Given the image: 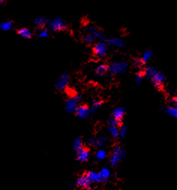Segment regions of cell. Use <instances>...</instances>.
Segmentation results:
<instances>
[{
  "mask_svg": "<svg viewBox=\"0 0 177 190\" xmlns=\"http://www.w3.org/2000/svg\"><path fill=\"white\" fill-rule=\"evenodd\" d=\"M107 72H108V65L106 64H101V65H98L96 68V74L99 77L105 75Z\"/></svg>",
  "mask_w": 177,
  "mask_h": 190,
  "instance_id": "cell-17",
  "label": "cell"
},
{
  "mask_svg": "<svg viewBox=\"0 0 177 190\" xmlns=\"http://www.w3.org/2000/svg\"><path fill=\"white\" fill-rule=\"evenodd\" d=\"M36 31L38 32V38H47L50 35L49 29L46 28L45 26H41V27H37Z\"/></svg>",
  "mask_w": 177,
  "mask_h": 190,
  "instance_id": "cell-18",
  "label": "cell"
},
{
  "mask_svg": "<svg viewBox=\"0 0 177 190\" xmlns=\"http://www.w3.org/2000/svg\"><path fill=\"white\" fill-rule=\"evenodd\" d=\"M80 95H74V96L71 97L65 102V110L68 113H75L76 109L78 106V103L80 100Z\"/></svg>",
  "mask_w": 177,
  "mask_h": 190,
  "instance_id": "cell-6",
  "label": "cell"
},
{
  "mask_svg": "<svg viewBox=\"0 0 177 190\" xmlns=\"http://www.w3.org/2000/svg\"><path fill=\"white\" fill-rule=\"evenodd\" d=\"M96 38H95L93 35L90 34V33H86V34L83 37V41H84V43L86 44H93L96 42Z\"/></svg>",
  "mask_w": 177,
  "mask_h": 190,
  "instance_id": "cell-23",
  "label": "cell"
},
{
  "mask_svg": "<svg viewBox=\"0 0 177 190\" xmlns=\"http://www.w3.org/2000/svg\"><path fill=\"white\" fill-rule=\"evenodd\" d=\"M125 156V150H124L123 147L117 146L113 150L112 155L110 156V161L111 166L115 167L120 162Z\"/></svg>",
  "mask_w": 177,
  "mask_h": 190,
  "instance_id": "cell-3",
  "label": "cell"
},
{
  "mask_svg": "<svg viewBox=\"0 0 177 190\" xmlns=\"http://www.w3.org/2000/svg\"><path fill=\"white\" fill-rule=\"evenodd\" d=\"M17 34L24 38H32L31 31L29 29H27V28H20V29L17 30Z\"/></svg>",
  "mask_w": 177,
  "mask_h": 190,
  "instance_id": "cell-19",
  "label": "cell"
},
{
  "mask_svg": "<svg viewBox=\"0 0 177 190\" xmlns=\"http://www.w3.org/2000/svg\"><path fill=\"white\" fill-rule=\"evenodd\" d=\"M13 27V22L11 20L5 21L0 24V29L2 31H9Z\"/></svg>",
  "mask_w": 177,
  "mask_h": 190,
  "instance_id": "cell-24",
  "label": "cell"
},
{
  "mask_svg": "<svg viewBox=\"0 0 177 190\" xmlns=\"http://www.w3.org/2000/svg\"><path fill=\"white\" fill-rule=\"evenodd\" d=\"M99 175H100L101 177L103 183L107 182V180L109 179V177H110V171L108 168H104L103 169H101V171L99 172Z\"/></svg>",
  "mask_w": 177,
  "mask_h": 190,
  "instance_id": "cell-22",
  "label": "cell"
},
{
  "mask_svg": "<svg viewBox=\"0 0 177 190\" xmlns=\"http://www.w3.org/2000/svg\"><path fill=\"white\" fill-rule=\"evenodd\" d=\"M50 20L47 17H44V16H37L34 20V24L37 27H41V26H45L48 24Z\"/></svg>",
  "mask_w": 177,
  "mask_h": 190,
  "instance_id": "cell-15",
  "label": "cell"
},
{
  "mask_svg": "<svg viewBox=\"0 0 177 190\" xmlns=\"http://www.w3.org/2000/svg\"><path fill=\"white\" fill-rule=\"evenodd\" d=\"M166 113L171 117H173L175 118L177 117V109L176 107H168L166 109Z\"/></svg>",
  "mask_w": 177,
  "mask_h": 190,
  "instance_id": "cell-28",
  "label": "cell"
},
{
  "mask_svg": "<svg viewBox=\"0 0 177 190\" xmlns=\"http://www.w3.org/2000/svg\"><path fill=\"white\" fill-rule=\"evenodd\" d=\"M84 145L83 144V140L81 138H77L75 140H74V150H77V149L80 148V147H82Z\"/></svg>",
  "mask_w": 177,
  "mask_h": 190,
  "instance_id": "cell-31",
  "label": "cell"
},
{
  "mask_svg": "<svg viewBox=\"0 0 177 190\" xmlns=\"http://www.w3.org/2000/svg\"><path fill=\"white\" fill-rule=\"evenodd\" d=\"M144 76H145L144 72H143V71H140V72H138V73L136 74V76H135L136 83H137V84H140V83H141V82L143 81Z\"/></svg>",
  "mask_w": 177,
  "mask_h": 190,
  "instance_id": "cell-29",
  "label": "cell"
},
{
  "mask_svg": "<svg viewBox=\"0 0 177 190\" xmlns=\"http://www.w3.org/2000/svg\"><path fill=\"white\" fill-rule=\"evenodd\" d=\"M166 77L164 74L158 72V73L154 76V77L151 80L153 81V85L158 90H162L163 88V83L165 81Z\"/></svg>",
  "mask_w": 177,
  "mask_h": 190,
  "instance_id": "cell-10",
  "label": "cell"
},
{
  "mask_svg": "<svg viewBox=\"0 0 177 190\" xmlns=\"http://www.w3.org/2000/svg\"><path fill=\"white\" fill-rule=\"evenodd\" d=\"M108 124L110 126H117V127H120L122 126V122L118 121V120H116V119L114 118H110L108 120Z\"/></svg>",
  "mask_w": 177,
  "mask_h": 190,
  "instance_id": "cell-30",
  "label": "cell"
},
{
  "mask_svg": "<svg viewBox=\"0 0 177 190\" xmlns=\"http://www.w3.org/2000/svg\"><path fill=\"white\" fill-rule=\"evenodd\" d=\"M108 46L109 44L104 41H99L94 44L93 47V54L97 57H103L108 52Z\"/></svg>",
  "mask_w": 177,
  "mask_h": 190,
  "instance_id": "cell-2",
  "label": "cell"
},
{
  "mask_svg": "<svg viewBox=\"0 0 177 190\" xmlns=\"http://www.w3.org/2000/svg\"><path fill=\"white\" fill-rule=\"evenodd\" d=\"M153 52L151 49H147L144 51V53L143 54V56L141 58L142 61L143 62V63H146L149 60H151V58L153 57Z\"/></svg>",
  "mask_w": 177,
  "mask_h": 190,
  "instance_id": "cell-20",
  "label": "cell"
},
{
  "mask_svg": "<svg viewBox=\"0 0 177 190\" xmlns=\"http://www.w3.org/2000/svg\"><path fill=\"white\" fill-rule=\"evenodd\" d=\"M47 29L49 31L52 33H56V32L60 31H65L68 29V26L67 23L63 20L62 17H57L53 20H50L48 24H47Z\"/></svg>",
  "mask_w": 177,
  "mask_h": 190,
  "instance_id": "cell-1",
  "label": "cell"
},
{
  "mask_svg": "<svg viewBox=\"0 0 177 190\" xmlns=\"http://www.w3.org/2000/svg\"><path fill=\"white\" fill-rule=\"evenodd\" d=\"M85 31L86 33H90V34L93 35L98 41H104L105 42V40L107 39V37L102 33L101 30L99 29L95 25L86 24L85 26Z\"/></svg>",
  "mask_w": 177,
  "mask_h": 190,
  "instance_id": "cell-5",
  "label": "cell"
},
{
  "mask_svg": "<svg viewBox=\"0 0 177 190\" xmlns=\"http://www.w3.org/2000/svg\"><path fill=\"white\" fill-rule=\"evenodd\" d=\"M76 185H77V187L81 188V189H89L91 187L92 182L88 180L86 175H84L77 179Z\"/></svg>",
  "mask_w": 177,
  "mask_h": 190,
  "instance_id": "cell-11",
  "label": "cell"
},
{
  "mask_svg": "<svg viewBox=\"0 0 177 190\" xmlns=\"http://www.w3.org/2000/svg\"><path fill=\"white\" fill-rule=\"evenodd\" d=\"M127 130H128L127 126H125L124 125H122L121 126H120V129H119V136L122 137V138H124V137L125 136V135H126Z\"/></svg>",
  "mask_w": 177,
  "mask_h": 190,
  "instance_id": "cell-32",
  "label": "cell"
},
{
  "mask_svg": "<svg viewBox=\"0 0 177 190\" xmlns=\"http://www.w3.org/2000/svg\"><path fill=\"white\" fill-rule=\"evenodd\" d=\"M69 81H70V76L68 73L62 74L59 79L56 83V89L59 92H63L66 90L68 86Z\"/></svg>",
  "mask_w": 177,
  "mask_h": 190,
  "instance_id": "cell-7",
  "label": "cell"
},
{
  "mask_svg": "<svg viewBox=\"0 0 177 190\" xmlns=\"http://www.w3.org/2000/svg\"><path fill=\"white\" fill-rule=\"evenodd\" d=\"M103 104H104V102H101V101L98 100V99H95V100H93V107H92V108H90V111H91V113L96 112L97 110H98L99 108L101 107Z\"/></svg>",
  "mask_w": 177,
  "mask_h": 190,
  "instance_id": "cell-25",
  "label": "cell"
},
{
  "mask_svg": "<svg viewBox=\"0 0 177 190\" xmlns=\"http://www.w3.org/2000/svg\"><path fill=\"white\" fill-rule=\"evenodd\" d=\"M107 138L104 135L99 136L98 138H95V147H103L107 144Z\"/></svg>",
  "mask_w": 177,
  "mask_h": 190,
  "instance_id": "cell-21",
  "label": "cell"
},
{
  "mask_svg": "<svg viewBox=\"0 0 177 190\" xmlns=\"http://www.w3.org/2000/svg\"><path fill=\"white\" fill-rule=\"evenodd\" d=\"M127 68L128 63L125 62H115L111 63L110 65H108V72L111 74H121L126 72Z\"/></svg>",
  "mask_w": 177,
  "mask_h": 190,
  "instance_id": "cell-4",
  "label": "cell"
},
{
  "mask_svg": "<svg viewBox=\"0 0 177 190\" xmlns=\"http://www.w3.org/2000/svg\"><path fill=\"white\" fill-rule=\"evenodd\" d=\"M85 175L92 183H103V180L99 173H96L95 171H88Z\"/></svg>",
  "mask_w": 177,
  "mask_h": 190,
  "instance_id": "cell-14",
  "label": "cell"
},
{
  "mask_svg": "<svg viewBox=\"0 0 177 190\" xmlns=\"http://www.w3.org/2000/svg\"><path fill=\"white\" fill-rule=\"evenodd\" d=\"M91 111L90 108L86 104H80L77 106V109L75 111L76 116L80 119H86L89 117Z\"/></svg>",
  "mask_w": 177,
  "mask_h": 190,
  "instance_id": "cell-9",
  "label": "cell"
},
{
  "mask_svg": "<svg viewBox=\"0 0 177 190\" xmlns=\"http://www.w3.org/2000/svg\"><path fill=\"white\" fill-rule=\"evenodd\" d=\"M125 110L124 108L119 107L115 108L113 111V118L116 119L118 121L122 122L124 116H125Z\"/></svg>",
  "mask_w": 177,
  "mask_h": 190,
  "instance_id": "cell-13",
  "label": "cell"
},
{
  "mask_svg": "<svg viewBox=\"0 0 177 190\" xmlns=\"http://www.w3.org/2000/svg\"><path fill=\"white\" fill-rule=\"evenodd\" d=\"M107 156V152L103 149H100L96 152V157L99 160H104Z\"/></svg>",
  "mask_w": 177,
  "mask_h": 190,
  "instance_id": "cell-27",
  "label": "cell"
},
{
  "mask_svg": "<svg viewBox=\"0 0 177 190\" xmlns=\"http://www.w3.org/2000/svg\"><path fill=\"white\" fill-rule=\"evenodd\" d=\"M171 103H172V104L174 107H176L177 105V99L176 97H173L172 98V100H171Z\"/></svg>",
  "mask_w": 177,
  "mask_h": 190,
  "instance_id": "cell-34",
  "label": "cell"
},
{
  "mask_svg": "<svg viewBox=\"0 0 177 190\" xmlns=\"http://www.w3.org/2000/svg\"><path fill=\"white\" fill-rule=\"evenodd\" d=\"M105 42L108 44H110V45L118 47V48L123 47L125 45V42H124V40L119 38H107Z\"/></svg>",
  "mask_w": 177,
  "mask_h": 190,
  "instance_id": "cell-12",
  "label": "cell"
},
{
  "mask_svg": "<svg viewBox=\"0 0 177 190\" xmlns=\"http://www.w3.org/2000/svg\"><path fill=\"white\" fill-rule=\"evenodd\" d=\"M134 65L138 68H142L144 65V63L141 60V58H137L135 60V62H134Z\"/></svg>",
  "mask_w": 177,
  "mask_h": 190,
  "instance_id": "cell-33",
  "label": "cell"
},
{
  "mask_svg": "<svg viewBox=\"0 0 177 190\" xmlns=\"http://www.w3.org/2000/svg\"><path fill=\"white\" fill-rule=\"evenodd\" d=\"M108 132L113 138H118L119 136V129L117 126H109Z\"/></svg>",
  "mask_w": 177,
  "mask_h": 190,
  "instance_id": "cell-26",
  "label": "cell"
},
{
  "mask_svg": "<svg viewBox=\"0 0 177 190\" xmlns=\"http://www.w3.org/2000/svg\"><path fill=\"white\" fill-rule=\"evenodd\" d=\"M89 150L83 145L80 148L76 150V159L81 162H86L89 159Z\"/></svg>",
  "mask_w": 177,
  "mask_h": 190,
  "instance_id": "cell-8",
  "label": "cell"
},
{
  "mask_svg": "<svg viewBox=\"0 0 177 190\" xmlns=\"http://www.w3.org/2000/svg\"><path fill=\"white\" fill-rule=\"evenodd\" d=\"M143 72H144V74L146 76V77H147L149 80L153 79L154 76L158 73V71L156 69L154 68L153 67H150V66L146 67Z\"/></svg>",
  "mask_w": 177,
  "mask_h": 190,
  "instance_id": "cell-16",
  "label": "cell"
}]
</instances>
